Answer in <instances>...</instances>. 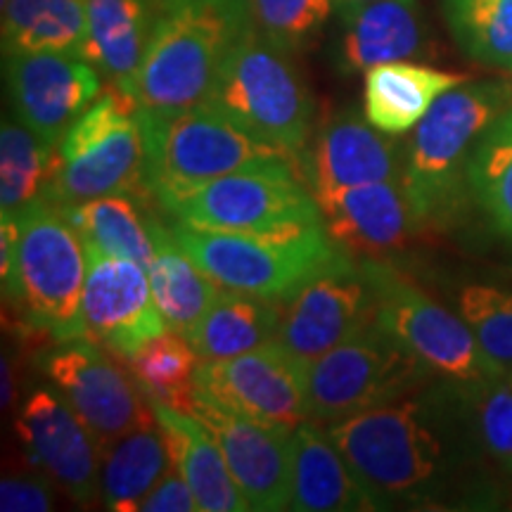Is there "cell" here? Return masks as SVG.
Wrapping results in <instances>:
<instances>
[{
	"mask_svg": "<svg viewBox=\"0 0 512 512\" xmlns=\"http://www.w3.org/2000/svg\"><path fill=\"white\" fill-rule=\"evenodd\" d=\"M171 467L169 446L159 425L140 427L102 451L100 491L105 508L136 512Z\"/></svg>",
	"mask_w": 512,
	"mask_h": 512,
	"instance_id": "30",
	"label": "cell"
},
{
	"mask_svg": "<svg viewBox=\"0 0 512 512\" xmlns=\"http://www.w3.org/2000/svg\"><path fill=\"white\" fill-rule=\"evenodd\" d=\"M456 302L486 356L501 373H512V290L470 283L460 287Z\"/></svg>",
	"mask_w": 512,
	"mask_h": 512,
	"instance_id": "35",
	"label": "cell"
},
{
	"mask_svg": "<svg viewBox=\"0 0 512 512\" xmlns=\"http://www.w3.org/2000/svg\"><path fill=\"white\" fill-rule=\"evenodd\" d=\"M434 375L377 323L309 363V411L320 425L366 413L425 387Z\"/></svg>",
	"mask_w": 512,
	"mask_h": 512,
	"instance_id": "10",
	"label": "cell"
},
{
	"mask_svg": "<svg viewBox=\"0 0 512 512\" xmlns=\"http://www.w3.org/2000/svg\"><path fill=\"white\" fill-rule=\"evenodd\" d=\"M15 363L8 354H3V408H10L17 399V382H15Z\"/></svg>",
	"mask_w": 512,
	"mask_h": 512,
	"instance_id": "40",
	"label": "cell"
},
{
	"mask_svg": "<svg viewBox=\"0 0 512 512\" xmlns=\"http://www.w3.org/2000/svg\"><path fill=\"white\" fill-rule=\"evenodd\" d=\"M57 145L24 121L3 119L0 128V209L3 216L24 214L31 204L50 200Z\"/></svg>",
	"mask_w": 512,
	"mask_h": 512,
	"instance_id": "31",
	"label": "cell"
},
{
	"mask_svg": "<svg viewBox=\"0 0 512 512\" xmlns=\"http://www.w3.org/2000/svg\"><path fill=\"white\" fill-rule=\"evenodd\" d=\"M152 235H155V256L147 264L152 297L166 328L188 337L221 292V285L195 264V259L174 238L171 228H164L157 219H152Z\"/></svg>",
	"mask_w": 512,
	"mask_h": 512,
	"instance_id": "26",
	"label": "cell"
},
{
	"mask_svg": "<svg viewBox=\"0 0 512 512\" xmlns=\"http://www.w3.org/2000/svg\"><path fill=\"white\" fill-rule=\"evenodd\" d=\"M155 3H157V8H166V5H171V3H174V0H155Z\"/></svg>",
	"mask_w": 512,
	"mask_h": 512,
	"instance_id": "42",
	"label": "cell"
},
{
	"mask_svg": "<svg viewBox=\"0 0 512 512\" xmlns=\"http://www.w3.org/2000/svg\"><path fill=\"white\" fill-rule=\"evenodd\" d=\"M280 325V299L221 287L188 339L202 361L230 358L273 342Z\"/></svg>",
	"mask_w": 512,
	"mask_h": 512,
	"instance_id": "27",
	"label": "cell"
},
{
	"mask_svg": "<svg viewBox=\"0 0 512 512\" xmlns=\"http://www.w3.org/2000/svg\"><path fill=\"white\" fill-rule=\"evenodd\" d=\"M316 202L330 240L349 256L382 259L420 228L401 181L354 185Z\"/></svg>",
	"mask_w": 512,
	"mask_h": 512,
	"instance_id": "20",
	"label": "cell"
},
{
	"mask_svg": "<svg viewBox=\"0 0 512 512\" xmlns=\"http://www.w3.org/2000/svg\"><path fill=\"white\" fill-rule=\"evenodd\" d=\"M290 57L254 27L230 50L202 105L285 150L304 169L313 100Z\"/></svg>",
	"mask_w": 512,
	"mask_h": 512,
	"instance_id": "5",
	"label": "cell"
},
{
	"mask_svg": "<svg viewBox=\"0 0 512 512\" xmlns=\"http://www.w3.org/2000/svg\"><path fill=\"white\" fill-rule=\"evenodd\" d=\"M339 22V36L332 50V64L339 74L415 60L432 50L418 0H375L339 10Z\"/></svg>",
	"mask_w": 512,
	"mask_h": 512,
	"instance_id": "21",
	"label": "cell"
},
{
	"mask_svg": "<svg viewBox=\"0 0 512 512\" xmlns=\"http://www.w3.org/2000/svg\"><path fill=\"white\" fill-rule=\"evenodd\" d=\"M467 185L496 233L512 242V107L479 136L467 162Z\"/></svg>",
	"mask_w": 512,
	"mask_h": 512,
	"instance_id": "33",
	"label": "cell"
},
{
	"mask_svg": "<svg viewBox=\"0 0 512 512\" xmlns=\"http://www.w3.org/2000/svg\"><path fill=\"white\" fill-rule=\"evenodd\" d=\"M140 512H197V498L192 494L190 484L185 482L176 467H169V472L159 479L155 489L147 494L138 505Z\"/></svg>",
	"mask_w": 512,
	"mask_h": 512,
	"instance_id": "39",
	"label": "cell"
},
{
	"mask_svg": "<svg viewBox=\"0 0 512 512\" xmlns=\"http://www.w3.org/2000/svg\"><path fill=\"white\" fill-rule=\"evenodd\" d=\"M463 387L486 453L512 475V373L463 382Z\"/></svg>",
	"mask_w": 512,
	"mask_h": 512,
	"instance_id": "37",
	"label": "cell"
},
{
	"mask_svg": "<svg viewBox=\"0 0 512 512\" xmlns=\"http://www.w3.org/2000/svg\"><path fill=\"white\" fill-rule=\"evenodd\" d=\"M3 512H46L53 510V489L48 477H5L0 484Z\"/></svg>",
	"mask_w": 512,
	"mask_h": 512,
	"instance_id": "38",
	"label": "cell"
},
{
	"mask_svg": "<svg viewBox=\"0 0 512 512\" xmlns=\"http://www.w3.org/2000/svg\"><path fill=\"white\" fill-rule=\"evenodd\" d=\"M363 74V114L387 136L413 131L441 93L467 81L411 60L377 64Z\"/></svg>",
	"mask_w": 512,
	"mask_h": 512,
	"instance_id": "25",
	"label": "cell"
},
{
	"mask_svg": "<svg viewBox=\"0 0 512 512\" xmlns=\"http://www.w3.org/2000/svg\"><path fill=\"white\" fill-rule=\"evenodd\" d=\"M375 323V292L349 254L280 299L275 342L309 366Z\"/></svg>",
	"mask_w": 512,
	"mask_h": 512,
	"instance_id": "14",
	"label": "cell"
},
{
	"mask_svg": "<svg viewBox=\"0 0 512 512\" xmlns=\"http://www.w3.org/2000/svg\"><path fill=\"white\" fill-rule=\"evenodd\" d=\"M441 10L470 60L512 74V0H441Z\"/></svg>",
	"mask_w": 512,
	"mask_h": 512,
	"instance_id": "34",
	"label": "cell"
},
{
	"mask_svg": "<svg viewBox=\"0 0 512 512\" xmlns=\"http://www.w3.org/2000/svg\"><path fill=\"white\" fill-rule=\"evenodd\" d=\"M155 0H86V43L81 57L110 86L131 93L159 19Z\"/></svg>",
	"mask_w": 512,
	"mask_h": 512,
	"instance_id": "22",
	"label": "cell"
},
{
	"mask_svg": "<svg viewBox=\"0 0 512 512\" xmlns=\"http://www.w3.org/2000/svg\"><path fill=\"white\" fill-rule=\"evenodd\" d=\"M157 425L169 446L171 467L181 472L197 498L200 512H245L247 501L230 475L214 434L192 413L152 401Z\"/></svg>",
	"mask_w": 512,
	"mask_h": 512,
	"instance_id": "24",
	"label": "cell"
},
{
	"mask_svg": "<svg viewBox=\"0 0 512 512\" xmlns=\"http://www.w3.org/2000/svg\"><path fill=\"white\" fill-rule=\"evenodd\" d=\"M86 31V0H8L3 5V55H81Z\"/></svg>",
	"mask_w": 512,
	"mask_h": 512,
	"instance_id": "28",
	"label": "cell"
},
{
	"mask_svg": "<svg viewBox=\"0 0 512 512\" xmlns=\"http://www.w3.org/2000/svg\"><path fill=\"white\" fill-rule=\"evenodd\" d=\"M114 358L88 337L60 342L43 356V373L88 427L100 451L140 427L157 425L152 401L131 370L126 373Z\"/></svg>",
	"mask_w": 512,
	"mask_h": 512,
	"instance_id": "12",
	"label": "cell"
},
{
	"mask_svg": "<svg viewBox=\"0 0 512 512\" xmlns=\"http://www.w3.org/2000/svg\"><path fill=\"white\" fill-rule=\"evenodd\" d=\"M19 249L5 299L19 306L31 330L55 342L83 335V287L88 252L64 209L41 200L17 216Z\"/></svg>",
	"mask_w": 512,
	"mask_h": 512,
	"instance_id": "6",
	"label": "cell"
},
{
	"mask_svg": "<svg viewBox=\"0 0 512 512\" xmlns=\"http://www.w3.org/2000/svg\"><path fill=\"white\" fill-rule=\"evenodd\" d=\"M323 427L375 510L489 501L491 456L463 382L434 377L401 399Z\"/></svg>",
	"mask_w": 512,
	"mask_h": 512,
	"instance_id": "1",
	"label": "cell"
},
{
	"mask_svg": "<svg viewBox=\"0 0 512 512\" xmlns=\"http://www.w3.org/2000/svg\"><path fill=\"white\" fill-rule=\"evenodd\" d=\"M297 512H366L373 501L328 430L306 420L292 432V501Z\"/></svg>",
	"mask_w": 512,
	"mask_h": 512,
	"instance_id": "23",
	"label": "cell"
},
{
	"mask_svg": "<svg viewBox=\"0 0 512 512\" xmlns=\"http://www.w3.org/2000/svg\"><path fill=\"white\" fill-rule=\"evenodd\" d=\"M366 3H375V0H335V10H349V8H358V5Z\"/></svg>",
	"mask_w": 512,
	"mask_h": 512,
	"instance_id": "41",
	"label": "cell"
},
{
	"mask_svg": "<svg viewBox=\"0 0 512 512\" xmlns=\"http://www.w3.org/2000/svg\"><path fill=\"white\" fill-rule=\"evenodd\" d=\"M297 171L290 162L252 166L157 202L176 221L221 233L278 235L323 226L316 197Z\"/></svg>",
	"mask_w": 512,
	"mask_h": 512,
	"instance_id": "8",
	"label": "cell"
},
{
	"mask_svg": "<svg viewBox=\"0 0 512 512\" xmlns=\"http://www.w3.org/2000/svg\"><path fill=\"white\" fill-rule=\"evenodd\" d=\"M145 185V140L138 102L114 86L57 143L55 181L50 202L67 211L76 204L140 192Z\"/></svg>",
	"mask_w": 512,
	"mask_h": 512,
	"instance_id": "9",
	"label": "cell"
},
{
	"mask_svg": "<svg viewBox=\"0 0 512 512\" xmlns=\"http://www.w3.org/2000/svg\"><path fill=\"white\" fill-rule=\"evenodd\" d=\"M361 268L375 292V323L434 375L453 382L503 375L460 313L434 302L384 259H361Z\"/></svg>",
	"mask_w": 512,
	"mask_h": 512,
	"instance_id": "11",
	"label": "cell"
},
{
	"mask_svg": "<svg viewBox=\"0 0 512 512\" xmlns=\"http://www.w3.org/2000/svg\"><path fill=\"white\" fill-rule=\"evenodd\" d=\"M249 5L261 34L290 55L309 50L335 10V0H249Z\"/></svg>",
	"mask_w": 512,
	"mask_h": 512,
	"instance_id": "36",
	"label": "cell"
},
{
	"mask_svg": "<svg viewBox=\"0 0 512 512\" xmlns=\"http://www.w3.org/2000/svg\"><path fill=\"white\" fill-rule=\"evenodd\" d=\"M5 81L15 117L55 145L105 91L98 69L69 53L5 55Z\"/></svg>",
	"mask_w": 512,
	"mask_h": 512,
	"instance_id": "17",
	"label": "cell"
},
{
	"mask_svg": "<svg viewBox=\"0 0 512 512\" xmlns=\"http://www.w3.org/2000/svg\"><path fill=\"white\" fill-rule=\"evenodd\" d=\"M190 413L219 441L230 475L249 510H290L292 501V434L268 427L247 415L197 394Z\"/></svg>",
	"mask_w": 512,
	"mask_h": 512,
	"instance_id": "15",
	"label": "cell"
},
{
	"mask_svg": "<svg viewBox=\"0 0 512 512\" xmlns=\"http://www.w3.org/2000/svg\"><path fill=\"white\" fill-rule=\"evenodd\" d=\"M17 437L29 463L79 503L93 501L100 486V446L67 401L34 389L19 408Z\"/></svg>",
	"mask_w": 512,
	"mask_h": 512,
	"instance_id": "18",
	"label": "cell"
},
{
	"mask_svg": "<svg viewBox=\"0 0 512 512\" xmlns=\"http://www.w3.org/2000/svg\"><path fill=\"white\" fill-rule=\"evenodd\" d=\"M140 126L145 140V185L155 200L252 166L294 164L285 150L256 138L209 105L176 112L140 110Z\"/></svg>",
	"mask_w": 512,
	"mask_h": 512,
	"instance_id": "4",
	"label": "cell"
},
{
	"mask_svg": "<svg viewBox=\"0 0 512 512\" xmlns=\"http://www.w3.org/2000/svg\"><path fill=\"white\" fill-rule=\"evenodd\" d=\"M197 394L290 434L311 420L309 366L275 339L245 354L202 361Z\"/></svg>",
	"mask_w": 512,
	"mask_h": 512,
	"instance_id": "13",
	"label": "cell"
},
{
	"mask_svg": "<svg viewBox=\"0 0 512 512\" xmlns=\"http://www.w3.org/2000/svg\"><path fill=\"white\" fill-rule=\"evenodd\" d=\"M202 356L197 354L183 332L166 328L162 335L145 342L128 358V368L150 401L166 403L190 413L197 389V370Z\"/></svg>",
	"mask_w": 512,
	"mask_h": 512,
	"instance_id": "32",
	"label": "cell"
},
{
	"mask_svg": "<svg viewBox=\"0 0 512 512\" xmlns=\"http://www.w3.org/2000/svg\"><path fill=\"white\" fill-rule=\"evenodd\" d=\"M510 107L508 81H465L441 93L413 128L399 181L420 228L446 226L458 214L475 143Z\"/></svg>",
	"mask_w": 512,
	"mask_h": 512,
	"instance_id": "3",
	"label": "cell"
},
{
	"mask_svg": "<svg viewBox=\"0 0 512 512\" xmlns=\"http://www.w3.org/2000/svg\"><path fill=\"white\" fill-rule=\"evenodd\" d=\"M64 214L81 235L86 249L138 261L145 268L155 256V235H152L155 216H145L131 192L95 197L69 207Z\"/></svg>",
	"mask_w": 512,
	"mask_h": 512,
	"instance_id": "29",
	"label": "cell"
},
{
	"mask_svg": "<svg viewBox=\"0 0 512 512\" xmlns=\"http://www.w3.org/2000/svg\"><path fill=\"white\" fill-rule=\"evenodd\" d=\"M254 27L249 0H174L159 12L128 95L150 112L202 105L230 50Z\"/></svg>",
	"mask_w": 512,
	"mask_h": 512,
	"instance_id": "2",
	"label": "cell"
},
{
	"mask_svg": "<svg viewBox=\"0 0 512 512\" xmlns=\"http://www.w3.org/2000/svg\"><path fill=\"white\" fill-rule=\"evenodd\" d=\"M88 252V275L83 287V335L112 351L131 358L136 351L162 335L166 323L152 297L147 268L138 261Z\"/></svg>",
	"mask_w": 512,
	"mask_h": 512,
	"instance_id": "16",
	"label": "cell"
},
{
	"mask_svg": "<svg viewBox=\"0 0 512 512\" xmlns=\"http://www.w3.org/2000/svg\"><path fill=\"white\" fill-rule=\"evenodd\" d=\"M403 159L399 145L366 119L344 110L328 119L306 152L304 178L313 197L377 181H399Z\"/></svg>",
	"mask_w": 512,
	"mask_h": 512,
	"instance_id": "19",
	"label": "cell"
},
{
	"mask_svg": "<svg viewBox=\"0 0 512 512\" xmlns=\"http://www.w3.org/2000/svg\"><path fill=\"white\" fill-rule=\"evenodd\" d=\"M174 238L221 287L264 299H285L344 254L323 226L278 235L204 230L176 221Z\"/></svg>",
	"mask_w": 512,
	"mask_h": 512,
	"instance_id": "7",
	"label": "cell"
}]
</instances>
